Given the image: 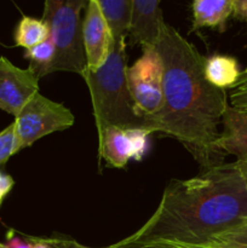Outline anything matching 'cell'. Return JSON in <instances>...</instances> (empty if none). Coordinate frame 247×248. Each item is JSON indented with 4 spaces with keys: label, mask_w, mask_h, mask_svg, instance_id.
Masks as SVG:
<instances>
[{
    "label": "cell",
    "mask_w": 247,
    "mask_h": 248,
    "mask_svg": "<svg viewBox=\"0 0 247 248\" xmlns=\"http://www.w3.org/2000/svg\"><path fill=\"white\" fill-rule=\"evenodd\" d=\"M205 78L212 86L225 90L234 86L241 78L237 61L225 55H213L206 58Z\"/></svg>",
    "instance_id": "5bb4252c"
},
{
    "label": "cell",
    "mask_w": 247,
    "mask_h": 248,
    "mask_svg": "<svg viewBox=\"0 0 247 248\" xmlns=\"http://www.w3.org/2000/svg\"><path fill=\"white\" fill-rule=\"evenodd\" d=\"M142 50V56L127 68V84L138 111L149 119L164 104V67L156 48Z\"/></svg>",
    "instance_id": "8992f818"
},
{
    "label": "cell",
    "mask_w": 247,
    "mask_h": 248,
    "mask_svg": "<svg viewBox=\"0 0 247 248\" xmlns=\"http://www.w3.org/2000/svg\"><path fill=\"white\" fill-rule=\"evenodd\" d=\"M113 40L126 39L131 26L133 0H97Z\"/></svg>",
    "instance_id": "4fadbf2b"
},
{
    "label": "cell",
    "mask_w": 247,
    "mask_h": 248,
    "mask_svg": "<svg viewBox=\"0 0 247 248\" xmlns=\"http://www.w3.org/2000/svg\"><path fill=\"white\" fill-rule=\"evenodd\" d=\"M0 248H7V247H6V245H4V244H1V242H0Z\"/></svg>",
    "instance_id": "4316f807"
},
{
    "label": "cell",
    "mask_w": 247,
    "mask_h": 248,
    "mask_svg": "<svg viewBox=\"0 0 247 248\" xmlns=\"http://www.w3.org/2000/svg\"><path fill=\"white\" fill-rule=\"evenodd\" d=\"M232 16L240 21L247 22V0L232 1Z\"/></svg>",
    "instance_id": "603a6c76"
},
{
    "label": "cell",
    "mask_w": 247,
    "mask_h": 248,
    "mask_svg": "<svg viewBox=\"0 0 247 248\" xmlns=\"http://www.w3.org/2000/svg\"><path fill=\"white\" fill-rule=\"evenodd\" d=\"M74 121L70 109L38 92L15 118L17 153L45 136L72 127Z\"/></svg>",
    "instance_id": "5b68a950"
},
{
    "label": "cell",
    "mask_w": 247,
    "mask_h": 248,
    "mask_svg": "<svg viewBox=\"0 0 247 248\" xmlns=\"http://www.w3.org/2000/svg\"><path fill=\"white\" fill-rule=\"evenodd\" d=\"M245 219L247 178L236 161L222 162L170 182L149 219L111 246H202Z\"/></svg>",
    "instance_id": "6da1fadb"
},
{
    "label": "cell",
    "mask_w": 247,
    "mask_h": 248,
    "mask_svg": "<svg viewBox=\"0 0 247 248\" xmlns=\"http://www.w3.org/2000/svg\"><path fill=\"white\" fill-rule=\"evenodd\" d=\"M160 0H133L132 17L128 34L132 44L142 48H155L165 23Z\"/></svg>",
    "instance_id": "9c48e42d"
},
{
    "label": "cell",
    "mask_w": 247,
    "mask_h": 248,
    "mask_svg": "<svg viewBox=\"0 0 247 248\" xmlns=\"http://www.w3.org/2000/svg\"><path fill=\"white\" fill-rule=\"evenodd\" d=\"M27 239L31 242V248H56V237H31Z\"/></svg>",
    "instance_id": "cb8c5ba5"
},
{
    "label": "cell",
    "mask_w": 247,
    "mask_h": 248,
    "mask_svg": "<svg viewBox=\"0 0 247 248\" xmlns=\"http://www.w3.org/2000/svg\"><path fill=\"white\" fill-rule=\"evenodd\" d=\"M48 38L50 31L47 24L43 19L34 17H22L15 31V43L17 46H21L26 50L43 43Z\"/></svg>",
    "instance_id": "9a60e30c"
},
{
    "label": "cell",
    "mask_w": 247,
    "mask_h": 248,
    "mask_svg": "<svg viewBox=\"0 0 247 248\" xmlns=\"http://www.w3.org/2000/svg\"><path fill=\"white\" fill-rule=\"evenodd\" d=\"M6 239H7V242H6L7 248H31V242L29 241L27 237L26 240L21 239V237L16 236L12 230H10Z\"/></svg>",
    "instance_id": "7402d4cb"
},
{
    "label": "cell",
    "mask_w": 247,
    "mask_h": 248,
    "mask_svg": "<svg viewBox=\"0 0 247 248\" xmlns=\"http://www.w3.org/2000/svg\"><path fill=\"white\" fill-rule=\"evenodd\" d=\"M98 154L108 166L124 169L132 159L127 131L115 126H109L98 138Z\"/></svg>",
    "instance_id": "8fae6325"
},
{
    "label": "cell",
    "mask_w": 247,
    "mask_h": 248,
    "mask_svg": "<svg viewBox=\"0 0 247 248\" xmlns=\"http://www.w3.org/2000/svg\"><path fill=\"white\" fill-rule=\"evenodd\" d=\"M179 248H247V219L236 227L217 235L202 246Z\"/></svg>",
    "instance_id": "e0dca14e"
},
{
    "label": "cell",
    "mask_w": 247,
    "mask_h": 248,
    "mask_svg": "<svg viewBox=\"0 0 247 248\" xmlns=\"http://www.w3.org/2000/svg\"><path fill=\"white\" fill-rule=\"evenodd\" d=\"M85 9L82 39L86 56V68L90 70H97L108 58L113 38L97 0L87 1Z\"/></svg>",
    "instance_id": "ba28073f"
},
{
    "label": "cell",
    "mask_w": 247,
    "mask_h": 248,
    "mask_svg": "<svg viewBox=\"0 0 247 248\" xmlns=\"http://www.w3.org/2000/svg\"><path fill=\"white\" fill-rule=\"evenodd\" d=\"M234 0H195L193 7V26L191 31L203 27L224 31L228 18L232 15Z\"/></svg>",
    "instance_id": "7c38bea8"
},
{
    "label": "cell",
    "mask_w": 247,
    "mask_h": 248,
    "mask_svg": "<svg viewBox=\"0 0 247 248\" xmlns=\"http://www.w3.org/2000/svg\"><path fill=\"white\" fill-rule=\"evenodd\" d=\"M127 135L130 140L132 159L140 160L148 148V137L150 133L145 130H127Z\"/></svg>",
    "instance_id": "d6986e66"
},
{
    "label": "cell",
    "mask_w": 247,
    "mask_h": 248,
    "mask_svg": "<svg viewBox=\"0 0 247 248\" xmlns=\"http://www.w3.org/2000/svg\"><path fill=\"white\" fill-rule=\"evenodd\" d=\"M155 48L164 67V104L149 118V133L178 140L201 170L222 164L216 140L229 106L227 92L206 80V57L172 26L165 24Z\"/></svg>",
    "instance_id": "7a4b0ae2"
},
{
    "label": "cell",
    "mask_w": 247,
    "mask_h": 248,
    "mask_svg": "<svg viewBox=\"0 0 247 248\" xmlns=\"http://www.w3.org/2000/svg\"><path fill=\"white\" fill-rule=\"evenodd\" d=\"M56 248H97V247L85 246V245L80 244V242L75 241V240L67 239V237H56ZM101 248H109V246L101 247Z\"/></svg>",
    "instance_id": "d4e9b609"
},
{
    "label": "cell",
    "mask_w": 247,
    "mask_h": 248,
    "mask_svg": "<svg viewBox=\"0 0 247 248\" xmlns=\"http://www.w3.org/2000/svg\"><path fill=\"white\" fill-rule=\"evenodd\" d=\"M39 92V79L29 68L22 69L0 57V109L16 118L27 102Z\"/></svg>",
    "instance_id": "52a82bcc"
},
{
    "label": "cell",
    "mask_w": 247,
    "mask_h": 248,
    "mask_svg": "<svg viewBox=\"0 0 247 248\" xmlns=\"http://www.w3.org/2000/svg\"><path fill=\"white\" fill-rule=\"evenodd\" d=\"M109 248H114V247L110 245ZM124 248H179V247L169 246V245H153V246H132V247H124Z\"/></svg>",
    "instance_id": "484cf974"
},
{
    "label": "cell",
    "mask_w": 247,
    "mask_h": 248,
    "mask_svg": "<svg viewBox=\"0 0 247 248\" xmlns=\"http://www.w3.org/2000/svg\"><path fill=\"white\" fill-rule=\"evenodd\" d=\"M17 154V140L15 124H10L0 132V166Z\"/></svg>",
    "instance_id": "ac0fdd59"
},
{
    "label": "cell",
    "mask_w": 247,
    "mask_h": 248,
    "mask_svg": "<svg viewBox=\"0 0 247 248\" xmlns=\"http://www.w3.org/2000/svg\"><path fill=\"white\" fill-rule=\"evenodd\" d=\"M242 75H246V77H247V68H246V70H245V72L242 73Z\"/></svg>",
    "instance_id": "83f0119b"
},
{
    "label": "cell",
    "mask_w": 247,
    "mask_h": 248,
    "mask_svg": "<svg viewBox=\"0 0 247 248\" xmlns=\"http://www.w3.org/2000/svg\"><path fill=\"white\" fill-rule=\"evenodd\" d=\"M216 147L223 155H234L247 178V111L228 106Z\"/></svg>",
    "instance_id": "30bf717a"
},
{
    "label": "cell",
    "mask_w": 247,
    "mask_h": 248,
    "mask_svg": "<svg viewBox=\"0 0 247 248\" xmlns=\"http://www.w3.org/2000/svg\"><path fill=\"white\" fill-rule=\"evenodd\" d=\"M230 107L247 111V77L242 75L239 81L232 87L229 94Z\"/></svg>",
    "instance_id": "ffe728a7"
},
{
    "label": "cell",
    "mask_w": 247,
    "mask_h": 248,
    "mask_svg": "<svg viewBox=\"0 0 247 248\" xmlns=\"http://www.w3.org/2000/svg\"><path fill=\"white\" fill-rule=\"evenodd\" d=\"M126 39L111 41L106 63L97 70L85 69L81 78L86 82L92 102L98 138L109 126L123 130H145L150 121L138 111L127 84Z\"/></svg>",
    "instance_id": "3957f363"
},
{
    "label": "cell",
    "mask_w": 247,
    "mask_h": 248,
    "mask_svg": "<svg viewBox=\"0 0 247 248\" xmlns=\"http://www.w3.org/2000/svg\"><path fill=\"white\" fill-rule=\"evenodd\" d=\"M26 58L29 60V69L38 79L47 75V69L55 56V47L51 38L26 50Z\"/></svg>",
    "instance_id": "2e32d148"
},
{
    "label": "cell",
    "mask_w": 247,
    "mask_h": 248,
    "mask_svg": "<svg viewBox=\"0 0 247 248\" xmlns=\"http://www.w3.org/2000/svg\"><path fill=\"white\" fill-rule=\"evenodd\" d=\"M15 181L12 179V177H10L9 174H4L0 172V207H1L2 202H4L5 198L7 196V194L11 191V189L14 188Z\"/></svg>",
    "instance_id": "44dd1931"
},
{
    "label": "cell",
    "mask_w": 247,
    "mask_h": 248,
    "mask_svg": "<svg viewBox=\"0 0 247 248\" xmlns=\"http://www.w3.org/2000/svg\"><path fill=\"white\" fill-rule=\"evenodd\" d=\"M85 0H46L43 21L47 24L55 47L47 75L55 72L77 73L80 77L86 69L81 10Z\"/></svg>",
    "instance_id": "277c9868"
}]
</instances>
